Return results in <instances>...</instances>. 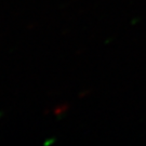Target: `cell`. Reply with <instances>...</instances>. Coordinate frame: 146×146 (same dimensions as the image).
<instances>
[{
    "instance_id": "1",
    "label": "cell",
    "mask_w": 146,
    "mask_h": 146,
    "mask_svg": "<svg viewBox=\"0 0 146 146\" xmlns=\"http://www.w3.org/2000/svg\"><path fill=\"white\" fill-rule=\"evenodd\" d=\"M68 108V105L67 104H64V105H60V106H58L55 110H54V114L56 116H62L66 110H67Z\"/></svg>"
}]
</instances>
